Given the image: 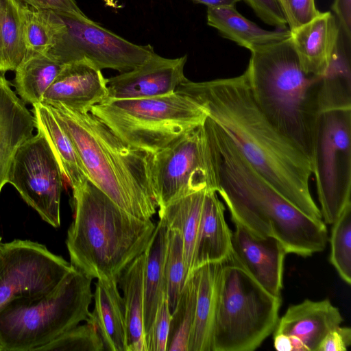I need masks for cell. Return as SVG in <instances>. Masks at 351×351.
Segmentation results:
<instances>
[{
	"instance_id": "cell-43",
	"label": "cell",
	"mask_w": 351,
	"mask_h": 351,
	"mask_svg": "<svg viewBox=\"0 0 351 351\" xmlns=\"http://www.w3.org/2000/svg\"><path fill=\"white\" fill-rule=\"evenodd\" d=\"M207 5V7L234 6L241 0H192Z\"/></svg>"
},
{
	"instance_id": "cell-30",
	"label": "cell",
	"mask_w": 351,
	"mask_h": 351,
	"mask_svg": "<svg viewBox=\"0 0 351 351\" xmlns=\"http://www.w3.org/2000/svg\"><path fill=\"white\" fill-rule=\"evenodd\" d=\"M319 112L351 108V75L350 59L340 39L328 69L322 76L318 94Z\"/></svg>"
},
{
	"instance_id": "cell-14",
	"label": "cell",
	"mask_w": 351,
	"mask_h": 351,
	"mask_svg": "<svg viewBox=\"0 0 351 351\" xmlns=\"http://www.w3.org/2000/svg\"><path fill=\"white\" fill-rule=\"evenodd\" d=\"M186 60V55L167 58L155 53L137 67L107 78V99H140L172 94L188 80L184 75Z\"/></svg>"
},
{
	"instance_id": "cell-1",
	"label": "cell",
	"mask_w": 351,
	"mask_h": 351,
	"mask_svg": "<svg viewBox=\"0 0 351 351\" xmlns=\"http://www.w3.org/2000/svg\"><path fill=\"white\" fill-rule=\"evenodd\" d=\"M176 91L200 105L278 193L304 215L322 220L310 191L311 161L260 109L245 71L233 77L204 82L188 80Z\"/></svg>"
},
{
	"instance_id": "cell-34",
	"label": "cell",
	"mask_w": 351,
	"mask_h": 351,
	"mask_svg": "<svg viewBox=\"0 0 351 351\" xmlns=\"http://www.w3.org/2000/svg\"><path fill=\"white\" fill-rule=\"evenodd\" d=\"M330 262L340 278L351 283V206L332 224Z\"/></svg>"
},
{
	"instance_id": "cell-3",
	"label": "cell",
	"mask_w": 351,
	"mask_h": 351,
	"mask_svg": "<svg viewBox=\"0 0 351 351\" xmlns=\"http://www.w3.org/2000/svg\"><path fill=\"white\" fill-rule=\"evenodd\" d=\"M47 106L73 141L88 179L125 212L151 219L158 207L154 154L121 139L90 111Z\"/></svg>"
},
{
	"instance_id": "cell-26",
	"label": "cell",
	"mask_w": 351,
	"mask_h": 351,
	"mask_svg": "<svg viewBox=\"0 0 351 351\" xmlns=\"http://www.w3.org/2000/svg\"><path fill=\"white\" fill-rule=\"evenodd\" d=\"M62 66L49 53L25 51L14 70V86L21 100L31 104L41 102Z\"/></svg>"
},
{
	"instance_id": "cell-37",
	"label": "cell",
	"mask_w": 351,
	"mask_h": 351,
	"mask_svg": "<svg viewBox=\"0 0 351 351\" xmlns=\"http://www.w3.org/2000/svg\"><path fill=\"white\" fill-rule=\"evenodd\" d=\"M266 24L287 29L288 22L279 0H243Z\"/></svg>"
},
{
	"instance_id": "cell-25",
	"label": "cell",
	"mask_w": 351,
	"mask_h": 351,
	"mask_svg": "<svg viewBox=\"0 0 351 351\" xmlns=\"http://www.w3.org/2000/svg\"><path fill=\"white\" fill-rule=\"evenodd\" d=\"M169 228L160 219L144 251V328L146 332L166 295L165 260Z\"/></svg>"
},
{
	"instance_id": "cell-23",
	"label": "cell",
	"mask_w": 351,
	"mask_h": 351,
	"mask_svg": "<svg viewBox=\"0 0 351 351\" xmlns=\"http://www.w3.org/2000/svg\"><path fill=\"white\" fill-rule=\"evenodd\" d=\"M207 23L223 37L250 51L291 36L289 29L261 27L241 15L234 6L208 7Z\"/></svg>"
},
{
	"instance_id": "cell-41",
	"label": "cell",
	"mask_w": 351,
	"mask_h": 351,
	"mask_svg": "<svg viewBox=\"0 0 351 351\" xmlns=\"http://www.w3.org/2000/svg\"><path fill=\"white\" fill-rule=\"evenodd\" d=\"M332 10L339 29L350 43L351 38V0H334Z\"/></svg>"
},
{
	"instance_id": "cell-12",
	"label": "cell",
	"mask_w": 351,
	"mask_h": 351,
	"mask_svg": "<svg viewBox=\"0 0 351 351\" xmlns=\"http://www.w3.org/2000/svg\"><path fill=\"white\" fill-rule=\"evenodd\" d=\"M74 267L45 245L29 240L0 243V310L10 301L45 294Z\"/></svg>"
},
{
	"instance_id": "cell-38",
	"label": "cell",
	"mask_w": 351,
	"mask_h": 351,
	"mask_svg": "<svg viewBox=\"0 0 351 351\" xmlns=\"http://www.w3.org/2000/svg\"><path fill=\"white\" fill-rule=\"evenodd\" d=\"M291 16L289 30L302 25L318 15L315 0H287Z\"/></svg>"
},
{
	"instance_id": "cell-46",
	"label": "cell",
	"mask_w": 351,
	"mask_h": 351,
	"mask_svg": "<svg viewBox=\"0 0 351 351\" xmlns=\"http://www.w3.org/2000/svg\"><path fill=\"white\" fill-rule=\"evenodd\" d=\"M1 242V237L0 236V243Z\"/></svg>"
},
{
	"instance_id": "cell-28",
	"label": "cell",
	"mask_w": 351,
	"mask_h": 351,
	"mask_svg": "<svg viewBox=\"0 0 351 351\" xmlns=\"http://www.w3.org/2000/svg\"><path fill=\"white\" fill-rule=\"evenodd\" d=\"M218 263L206 264L196 269L198 285L195 313L188 351H211Z\"/></svg>"
},
{
	"instance_id": "cell-13",
	"label": "cell",
	"mask_w": 351,
	"mask_h": 351,
	"mask_svg": "<svg viewBox=\"0 0 351 351\" xmlns=\"http://www.w3.org/2000/svg\"><path fill=\"white\" fill-rule=\"evenodd\" d=\"M64 175L45 137L39 132L16 152L8 183L23 200L54 228L60 225V199Z\"/></svg>"
},
{
	"instance_id": "cell-7",
	"label": "cell",
	"mask_w": 351,
	"mask_h": 351,
	"mask_svg": "<svg viewBox=\"0 0 351 351\" xmlns=\"http://www.w3.org/2000/svg\"><path fill=\"white\" fill-rule=\"evenodd\" d=\"M91 282L74 268L49 293L8 302L0 310L2 351H37L86 321L93 299Z\"/></svg>"
},
{
	"instance_id": "cell-27",
	"label": "cell",
	"mask_w": 351,
	"mask_h": 351,
	"mask_svg": "<svg viewBox=\"0 0 351 351\" xmlns=\"http://www.w3.org/2000/svg\"><path fill=\"white\" fill-rule=\"evenodd\" d=\"M207 191L204 189L191 193L158 209L159 218L167 228L178 230L182 234L186 278L191 271L202 206Z\"/></svg>"
},
{
	"instance_id": "cell-19",
	"label": "cell",
	"mask_w": 351,
	"mask_h": 351,
	"mask_svg": "<svg viewBox=\"0 0 351 351\" xmlns=\"http://www.w3.org/2000/svg\"><path fill=\"white\" fill-rule=\"evenodd\" d=\"M34 128V116L0 73V193L16 152Z\"/></svg>"
},
{
	"instance_id": "cell-5",
	"label": "cell",
	"mask_w": 351,
	"mask_h": 351,
	"mask_svg": "<svg viewBox=\"0 0 351 351\" xmlns=\"http://www.w3.org/2000/svg\"><path fill=\"white\" fill-rule=\"evenodd\" d=\"M250 52L245 72L256 103L311 162L322 77L304 72L291 36Z\"/></svg>"
},
{
	"instance_id": "cell-33",
	"label": "cell",
	"mask_w": 351,
	"mask_h": 351,
	"mask_svg": "<svg viewBox=\"0 0 351 351\" xmlns=\"http://www.w3.org/2000/svg\"><path fill=\"white\" fill-rule=\"evenodd\" d=\"M166 295L171 313L173 311L186 279L183 239L181 233L169 229L165 260Z\"/></svg>"
},
{
	"instance_id": "cell-18",
	"label": "cell",
	"mask_w": 351,
	"mask_h": 351,
	"mask_svg": "<svg viewBox=\"0 0 351 351\" xmlns=\"http://www.w3.org/2000/svg\"><path fill=\"white\" fill-rule=\"evenodd\" d=\"M290 32L304 72L324 76L340 39V29L335 16L330 12H319L309 22Z\"/></svg>"
},
{
	"instance_id": "cell-22",
	"label": "cell",
	"mask_w": 351,
	"mask_h": 351,
	"mask_svg": "<svg viewBox=\"0 0 351 351\" xmlns=\"http://www.w3.org/2000/svg\"><path fill=\"white\" fill-rule=\"evenodd\" d=\"M35 128L47 139L71 189L88 179L86 169L71 138L59 123L48 106L32 104Z\"/></svg>"
},
{
	"instance_id": "cell-21",
	"label": "cell",
	"mask_w": 351,
	"mask_h": 351,
	"mask_svg": "<svg viewBox=\"0 0 351 351\" xmlns=\"http://www.w3.org/2000/svg\"><path fill=\"white\" fill-rule=\"evenodd\" d=\"M93 298L94 308L86 322L96 329L104 350L128 351L123 299L117 281L97 279Z\"/></svg>"
},
{
	"instance_id": "cell-40",
	"label": "cell",
	"mask_w": 351,
	"mask_h": 351,
	"mask_svg": "<svg viewBox=\"0 0 351 351\" xmlns=\"http://www.w3.org/2000/svg\"><path fill=\"white\" fill-rule=\"evenodd\" d=\"M27 5L37 10L84 14L75 0H21Z\"/></svg>"
},
{
	"instance_id": "cell-9",
	"label": "cell",
	"mask_w": 351,
	"mask_h": 351,
	"mask_svg": "<svg viewBox=\"0 0 351 351\" xmlns=\"http://www.w3.org/2000/svg\"><path fill=\"white\" fill-rule=\"evenodd\" d=\"M311 165L322 219L332 224L351 206V108L317 114Z\"/></svg>"
},
{
	"instance_id": "cell-15",
	"label": "cell",
	"mask_w": 351,
	"mask_h": 351,
	"mask_svg": "<svg viewBox=\"0 0 351 351\" xmlns=\"http://www.w3.org/2000/svg\"><path fill=\"white\" fill-rule=\"evenodd\" d=\"M232 231V253L269 293L281 297L287 252L274 238L255 236L238 223Z\"/></svg>"
},
{
	"instance_id": "cell-45",
	"label": "cell",
	"mask_w": 351,
	"mask_h": 351,
	"mask_svg": "<svg viewBox=\"0 0 351 351\" xmlns=\"http://www.w3.org/2000/svg\"><path fill=\"white\" fill-rule=\"evenodd\" d=\"M0 351H2L1 344H0Z\"/></svg>"
},
{
	"instance_id": "cell-2",
	"label": "cell",
	"mask_w": 351,
	"mask_h": 351,
	"mask_svg": "<svg viewBox=\"0 0 351 351\" xmlns=\"http://www.w3.org/2000/svg\"><path fill=\"white\" fill-rule=\"evenodd\" d=\"M217 182V193L233 223L252 234L274 238L287 254L308 257L328 239L323 220H315L278 193L249 163L223 130L206 120Z\"/></svg>"
},
{
	"instance_id": "cell-16",
	"label": "cell",
	"mask_w": 351,
	"mask_h": 351,
	"mask_svg": "<svg viewBox=\"0 0 351 351\" xmlns=\"http://www.w3.org/2000/svg\"><path fill=\"white\" fill-rule=\"evenodd\" d=\"M343 321L339 308L329 299H306L289 306L279 318L274 334L289 336L292 351H317L325 336Z\"/></svg>"
},
{
	"instance_id": "cell-44",
	"label": "cell",
	"mask_w": 351,
	"mask_h": 351,
	"mask_svg": "<svg viewBox=\"0 0 351 351\" xmlns=\"http://www.w3.org/2000/svg\"><path fill=\"white\" fill-rule=\"evenodd\" d=\"M279 1L282 5V8L284 10L285 14V16H286V18H287V20L288 22V26L289 27V26L291 25V16H290L289 11L288 9L287 0H279Z\"/></svg>"
},
{
	"instance_id": "cell-32",
	"label": "cell",
	"mask_w": 351,
	"mask_h": 351,
	"mask_svg": "<svg viewBox=\"0 0 351 351\" xmlns=\"http://www.w3.org/2000/svg\"><path fill=\"white\" fill-rule=\"evenodd\" d=\"M58 26L56 12L27 5L23 26L25 51L48 53L53 45Z\"/></svg>"
},
{
	"instance_id": "cell-24",
	"label": "cell",
	"mask_w": 351,
	"mask_h": 351,
	"mask_svg": "<svg viewBox=\"0 0 351 351\" xmlns=\"http://www.w3.org/2000/svg\"><path fill=\"white\" fill-rule=\"evenodd\" d=\"M144 252L136 258L117 278L123 293L128 351H146L144 328Z\"/></svg>"
},
{
	"instance_id": "cell-39",
	"label": "cell",
	"mask_w": 351,
	"mask_h": 351,
	"mask_svg": "<svg viewBox=\"0 0 351 351\" xmlns=\"http://www.w3.org/2000/svg\"><path fill=\"white\" fill-rule=\"evenodd\" d=\"M351 344V329L338 326L323 339L317 351H346Z\"/></svg>"
},
{
	"instance_id": "cell-36",
	"label": "cell",
	"mask_w": 351,
	"mask_h": 351,
	"mask_svg": "<svg viewBox=\"0 0 351 351\" xmlns=\"http://www.w3.org/2000/svg\"><path fill=\"white\" fill-rule=\"evenodd\" d=\"M171 315L167 298L165 295L149 330L145 332L146 351H167Z\"/></svg>"
},
{
	"instance_id": "cell-6",
	"label": "cell",
	"mask_w": 351,
	"mask_h": 351,
	"mask_svg": "<svg viewBox=\"0 0 351 351\" xmlns=\"http://www.w3.org/2000/svg\"><path fill=\"white\" fill-rule=\"evenodd\" d=\"M281 303L231 252L218 263L211 351L256 350L274 332Z\"/></svg>"
},
{
	"instance_id": "cell-17",
	"label": "cell",
	"mask_w": 351,
	"mask_h": 351,
	"mask_svg": "<svg viewBox=\"0 0 351 351\" xmlns=\"http://www.w3.org/2000/svg\"><path fill=\"white\" fill-rule=\"evenodd\" d=\"M108 97L107 78L86 60L64 64L44 93L41 103L62 104L78 111L90 108Z\"/></svg>"
},
{
	"instance_id": "cell-20",
	"label": "cell",
	"mask_w": 351,
	"mask_h": 351,
	"mask_svg": "<svg viewBox=\"0 0 351 351\" xmlns=\"http://www.w3.org/2000/svg\"><path fill=\"white\" fill-rule=\"evenodd\" d=\"M224 211L225 206L217 193L208 190L204 199L189 276L202 266L220 263L231 254L232 230L226 221Z\"/></svg>"
},
{
	"instance_id": "cell-35",
	"label": "cell",
	"mask_w": 351,
	"mask_h": 351,
	"mask_svg": "<svg viewBox=\"0 0 351 351\" xmlns=\"http://www.w3.org/2000/svg\"><path fill=\"white\" fill-rule=\"evenodd\" d=\"M37 351H104L96 329L86 323L64 332Z\"/></svg>"
},
{
	"instance_id": "cell-10",
	"label": "cell",
	"mask_w": 351,
	"mask_h": 351,
	"mask_svg": "<svg viewBox=\"0 0 351 351\" xmlns=\"http://www.w3.org/2000/svg\"><path fill=\"white\" fill-rule=\"evenodd\" d=\"M58 26L49 53L62 64L86 60L99 70L130 71L155 53L101 26L84 14L56 12Z\"/></svg>"
},
{
	"instance_id": "cell-42",
	"label": "cell",
	"mask_w": 351,
	"mask_h": 351,
	"mask_svg": "<svg viewBox=\"0 0 351 351\" xmlns=\"http://www.w3.org/2000/svg\"><path fill=\"white\" fill-rule=\"evenodd\" d=\"M274 346L278 351H292L291 341L289 336L282 334H274Z\"/></svg>"
},
{
	"instance_id": "cell-4",
	"label": "cell",
	"mask_w": 351,
	"mask_h": 351,
	"mask_svg": "<svg viewBox=\"0 0 351 351\" xmlns=\"http://www.w3.org/2000/svg\"><path fill=\"white\" fill-rule=\"evenodd\" d=\"M72 191L66 240L71 265L90 279L117 280L144 252L156 224L123 210L89 179Z\"/></svg>"
},
{
	"instance_id": "cell-31",
	"label": "cell",
	"mask_w": 351,
	"mask_h": 351,
	"mask_svg": "<svg viewBox=\"0 0 351 351\" xmlns=\"http://www.w3.org/2000/svg\"><path fill=\"white\" fill-rule=\"evenodd\" d=\"M198 285L197 270L186 278L171 312L167 351H188L195 313Z\"/></svg>"
},
{
	"instance_id": "cell-29",
	"label": "cell",
	"mask_w": 351,
	"mask_h": 351,
	"mask_svg": "<svg viewBox=\"0 0 351 351\" xmlns=\"http://www.w3.org/2000/svg\"><path fill=\"white\" fill-rule=\"evenodd\" d=\"M27 7L21 0H0V73L14 71L25 55Z\"/></svg>"
},
{
	"instance_id": "cell-8",
	"label": "cell",
	"mask_w": 351,
	"mask_h": 351,
	"mask_svg": "<svg viewBox=\"0 0 351 351\" xmlns=\"http://www.w3.org/2000/svg\"><path fill=\"white\" fill-rule=\"evenodd\" d=\"M90 112L121 139L153 154L204 124L208 117L200 105L177 91L149 98L106 99Z\"/></svg>"
},
{
	"instance_id": "cell-11",
	"label": "cell",
	"mask_w": 351,
	"mask_h": 351,
	"mask_svg": "<svg viewBox=\"0 0 351 351\" xmlns=\"http://www.w3.org/2000/svg\"><path fill=\"white\" fill-rule=\"evenodd\" d=\"M152 182L158 208L193 192L213 190L217 182L206 121L154 154Z\"/></svg>"
}]
</instances>
